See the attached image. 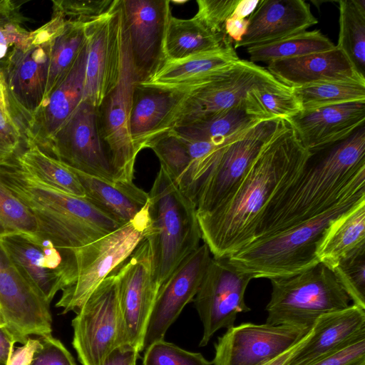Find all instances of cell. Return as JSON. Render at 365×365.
<instances>
[{"instance_id":"1","label":"cell","mask_w":365,"mask_h":365,"mask_svg":"<svg viewBox=\"0 0 365 365\" xmlns=\"http://www.w3.org/2000/svg\"><path fill=\"white\" fill-rule=\"evenodd\" d=\"M310 155L287 120L227 196L210 211L197 213L213 257L228 258L253 242L265 208L300 174Z\"/></svg>"},{"instance_id":"2","label":"cell","mask_w":365,"mask_h":365,"mask_svg":"<svg viewBox=\"0 0 365 365\" xmlns=\"http://www.w3.org/2000/svg\"><path fill=\"white\" fill-rule=\"evenodd\" d=\"M364 185L365 125L346 138L311 152L300 174L265 208L253 242L318 215Z\"/></svg>"},{"instance_id":"3","label":"cell","mask_w":365,"mask_h":365,"mask_svg":"<svg viewBox=\"0 0 365 365\" xmlns=\"http://www.w3.org/2000/svg\"><path fill=\"white\" fill-rule=\"evenodd\" d=\"M15 155L0 159V180L33 215L40 237L59 250H72L121 226L86 197L42 182L26 171Z\"/></svg>"},{"instance_id":"4","label":"cell","mask_w":365,"mask_h":365,"mask_svg":"<svg viewBox=\"0 0 365 365\" xmlns=\"http://www.w3.org/2000/svg\"><path fill=\"white\" fill-rule=\"evenodd\" d=\"M365 200L359 186L327 210L269 237L255 240L227 259L253 279L290 277L319 262L316 250L332 221Z\"/></svg>"},{"instance_id":"5","label":"cell","mask_w":365,"mask_h":365,"mask_svg":"<svg viewBox=\"0 0 365 365\" xmlns=\"http://www.w3.org/2000/svg\"><path fill=\"white\" fill-rule=\"evenodd\" d=\"M148 216L145 237L160 287L202 239L195 204L161 167L148 193Z\"/></svg>"},{"instance_id":"6","label":"cell","mask_w":365,"mask_h":365,"mask_svg":"<svg viewBox=\"0 0 365 365\" xmlns=\"http://www.w3.org/2000/svg\"><path fill=\"white\" fill-rule=\"evenodd\" d=\"M266 323L310 329L323 314L344 309L350 298L322 262L297 274L270 279Z\"/></svg>"},{"instance_id":"7","label":"cell","mask_w":365,"mask_h":365,"mask_svg":"<svg viewBox=\"0 0 365 365\" xmlns=\"http://www.w3.org/2000/svg\"><path fill=\"white\" fill-rule=\"evenodd\" d=\"M149 223L148 203L129 222L96 241L69 250L72 277L56 307L77 313L96 287L133 253Z\"/></svg>"},{"instance_id":"8","label":"cell","mask_w":365,"mask_h":365,"mask_svg":"<svg viewBox=\"0 0 365 365\" xmlns=\"http://www.w3.org/2000/svg\"><path fill=\"white\" fill-rule=\"evenodd\" d=\"M64 23L53 12L51 20L14 46L1 65L10 105L23 133L45 98L51 43Z\"/></svg>"},{"instance_id":"9","label":"cell","mask_w":365,"mask_h":365,"mask_svg":"<svg viewBox=\"0 0 365 365\" xmlns=\"http://www.w3.org/2000/svg\"><path fill=\"white\" fill-rule=\"evenodd\" d=\"M282 84L267 68L250 60L240 58L215 81L184 94L168 114L153 139L163 133L235 106L245 99L250 91Z\"/></svg>"},{"instance_id":"10","label":"cell","mask_w":365,"mask_h":365,"mask_svg":"<svg viewBox=\"0 0 365 365\" xmlns=\"http://www.w3.org/2000/svg\"><path fill=\"white\" fill-rule=\"evenodd\" d=\"M71 326L72 345L82 365H101L114 348L124 344L115 273L108 276L92 292Z\"/></svg>"},{"instance_id":"11","label":"cell","mask_w":365,"mask_h":365,"mask_svg":"<svg viewBox=\"0 0 365 365\" xmlns=\"http://www.w3.org/2000/svg\"><path fill=\"white\" fill-rule=\"evenodd\" d=\"M136 83L128 34L123 18L120 76L114 89L97 108L99 133L110 161L115 181L133 182L138 153L130 137V118Z\"/></svg>"},{"instance_id":"12","label":"cell","mask_w":365,"mask_h":365,"mask_svg":"<svg viewBox=\"0 0 365 365\" xmlns=\"http://www.w3.org/2000/svg\"><path fill=\"white\" fill-rule=\"evenodd\" d=\"M286 123L281 118L261 121L222 148L196 192L197 213L210 211L227 196L262 148Z\"/></svg>"},{"instance_id":"13","label":"cell","mask_w":365,"mask_h":365,"mask_svg":"<svg viewBox=\"0 0 365 365\" xmlns=\"http://www.w3.org/2000/svg\"><path fill=\"white\" fill-rule=\"evenodd\" d=\"M41 150L71 168L109 182H115L99 133L97 108L88 99L81 101Z\"/></svg>"},{"instance_id":"14","label":"cell","mask_w":365,"mask_h":365,"mask_svg":"<svg viewBox=\"0 0 365 365\" xmlns=\"http://www.w3.org/2000/svg\"><path fill=\"white\" fill-rule=\"evenodd\" d=\"M252 279L227 258H211L193 299L203 327L200 346H206L219 329L232 327L239 313L250 311L245 294Z\"/></svg>"},{"instance_id":"15","label":"cell","mask_w":365,"mask_h":365,"mask_svg":"<svg viewBox=\"0 0 365 365\" xmlns=\"http://www.w3.org/2000/svg\"><path fill=\"white\" fill-rule=\"evenodd\" d=\"M118 297L124 344L143 351L144 336L160 286L155 279L153 252L144 237L118 268Z\"/></svg>"},{"instance_id":"16","label":"cell","mask_w":365,"mask_h":365,"mask_svg":"<svg viewBox=\"0 0 365 365\" xmlns=\"http://www.w3.org/2000/svg\"><path fill=\"white\" fill-rule=\"evenodd\" d=\"M86 45L83 99L98 108L115 87L123 60L121 0L108 14L84 26Z\"/></svg>"},{"instance_id":"17","label":"cell","mask_w":365,"mask_h":365,"mask_svg":"<svg viewBox=\"0 0 365 365\" xmlns=\"http://www.w3.org/2000/svg\"><path fill=\"white\" fill-rule=\"evenodd\" d=\"M311 329L268 323H242L233 326L218 337L212 364H265L302 341Z\"/></svg>"},{"instance_id":"18","label":"cell","mask_w":365,"mask_h":365,"mask_svg":"<svg viewBox=\"0 0 365 365\" xmlns=\"http://www.w3.org/2000/svg\"><path fill=\"white\" fill-rule=\"evenodd\" d=\"M0 245L23 277L51 303L71 280L69 252L47 239L24 232L0 237Z\"/></svg>"},{"instance_id":"19","label":"cell","mask_w":365,"mask_h":365,"mask_svg":"<svg viewBox=\"0 0 365 365\" xmlns=\"http://www.w3.org/2000/svg\"><path fill=\"white\" fill-rule=\"evenodd\" d=\"M0 312L17 342L51 335L50 303L18 272L0 245Z\"/></svg>"},{"instance_id":"20","label":"cell","mask_w":365,"mask_h":365,"mask_svg":"<svg viewBox=\"0 0 365 365\" xmlns=\"http://www.w3.org/2000/svg\"><path fill=\"white\" fill-rule=\"evenodd\" d=\"M206 244L187 255L160 286L147 324L143 350L164 339L183 308L193 301L211 259Z\"/></svg>"},{"instance_id":"21","label":"cell","mask_w":365,"mask_h":365,"mask_svg":"<svg viewBox=\"0 0 365 365\" xmlns=\"http://www.w3.org/2000/svg\"><path fill=\"white\" fill-rule=\"evenodd\" d=\"M121 8L138 83L164 60V35L171 14L170 1L121 0Z\"/></svg>"},{"instance_id":"22","label":"cell","mask_w":365,"mask_h":365,"mask_svg":"<svg viewBox=\"0 0 365 365\" xmlns=\"http://www.w3.org/2000/svg\"><path fill=\"white\" fill-rule=\"evenodd\" d=\"M238 59L234 46L179 59H165L145 81L136 85L187 94L217 79Z\"/></svg>"},{"instance_id":"23","label":"cell","mask_w":365,"mask_h":365,"mask_svg":"<svg viewBox=\"0 0 365 365\" xmlns=\"http://www.w3.org/2000/svg\"><path fill=\"white\" fill-rule=\"evenodd\" d=\"M86 45L62 81L50 92L24 132L26 145L43 148L83 98Z\"/></svg>"},{"instance_id":"24","label":"cell","mask_w":365,"mask_h":365,"mask_svg":"<svg viewBox=\"0 0 365 365\" xmlns=\"http://www.w3.org/2000/svg\"><path fill=\"white\" fill-rule=\"evenodd\" d=\"M246 34L233 44L250 48L307 31L317 24L309 5L302 0H262L247 19Z\"/></svg>"},{"instance_id":"25","label":"cell","mask_w":365,"mask_h":365,"mask_svg":"<svg viewBox=\"0 0 365 365\" xmlns=\"http://www.w3.org/2000/svg\"><path fill=\"white\" fill-rule=\"evenodd\" d=\"M287 120L302 144L314 152L346 138L364 125L365 101L301 110Z\"/></svg>"},{"instance_id":"26","label":"cell","mask_w":365,"mask_h":365,"mask_svg":"<svg viewBox=\"0 0 365 365\" xmlns=\"http://www.w3.org/2000/svg\"><path fill=\"white\" fill-rule=\"evenodd\" d=\"M365 334V309L354 304L323 314L284 365H310Z\"/></svg>"},{"instance_id":"27","label":"cell","mask_w":365,"mask_h":365,"mask_svg":"<svg viewBox=\"0 0 365 365\" xmlns=\"http://www.w3.org/2000/svg\"><path fill=\"white\" fill-rule=\"evenodd\" d=\"M267 70L289 88L328 81L365 83V77L336 46L328 51L271 61Z\"/></svg>"},{"instance_id":"28","label":"cell","mask_w":365,"mask_h":365,"mask_svg":"<svg viewBox=\"0 0 365 365\" xmlns=\"http://www.w3.org/2000/svg\"><path fill=\"white\" fill-rule=\"evenodd\" d=\"M71 169L80 180L85 197L121 226L132 220L148 203V193L133 182H109Z\"/></svg>"},{"instance_id":"29","label":"cell","mask_w":365,"mask_h":365,"mask_svg":"<svg viewBox=\"0 0 365 365\" xmlns=\"http://www.w3.org/2000/svg\"><path fill=\"white\" fill-rule=\"evenodd\" d=\"M183 95L143 88L135 84L132 98L130 133L138 154L148 148L168 114Z\"/></svg>"},{"instance_id":"30","label":"cell","mask_w":365,"mask_h":365,"mask_svg":"<svg viewBox=\"0 0 365 365\" xmlns=\"http://www.w3.org/2000/svg\"><path fill=\"white\" fill-rule=\"evenodd\" d=\"M233 46L232 41L225 35L212 34L194 16L184 19L168 18L164 40L165 59H179L186 56Z\"/></svg>"},{"instance_id":"31","label":"cell","mask_w":365,"mask_h":365,"mask_svg":"<svg viewBox=\"0 0 365 365\" xmlns=\"http://www.w3.org/2000/svg\"><path fill=\"white\" fill-rule=\"evenodd\" d=\"M365 245V200L331 222L319 240L316 255L331 269L344 257Z\"/></svg>"},{"instance_id":"32","label":"cell","mask_w":365,"mask_h":365,"mask_svg":"<svg viewBox=\"0 0 365 365\" xmlns=\"http://www.w3.org/2000/svg\"><path fill=\"white\" fill-rule=\"evenodd\" d=\"M261 121L250 111L245 98L233 107L172 130L187 140L223 142Z\"/></svg>"},{"instance_id":"33","label":"cell","mask_w":365,"mask_h":365,"mask_svg":"<svg viewBox=\"0 0 365 365\" xmlns=\"http://www.w3.org/2000/svg\"><path fill=\"white\" fill-rule=\"evenodd\" d=\"M15 157L26 171L47 185L68 195L81 197L86 196L76 173L38 146L26 145V149Z\"/></svg>"},{"instance_id":"34","label":"cell","mask_w":365,"mask_h":365,"mask_svg":"<svg viewBox=\"0 0 365 365\" xmlns=\"http://www.w3.org/2000/svg\"><path fill=\"white\" fill-rule=\"evenodd\" d=\"M339 36L336 47L365 77V0L339 1Z\"/></svg>"},{"instance_id":"35","label":"cell","mask_w":365,"mask_h":365,"mask_svg":"<svg viewBox=\"0 0 365 365\" xmlns=\"http://www.w3.org/2000/svg\"><path fill=\"white\" fill-rule=\"evenodd\" d=\"M334 43L319 30L304 31L268 43L246 48L250 61L269 63L331 50Z\"/></svg>"},{"instance_id":"36","label":"cell","mask_w":365,"mask_h":365,"mask_svg":"<svg viewBox=\"0 0 365 365\" xmlns=\"http://www.w3.org/2000/svg\"><path fill=\"white\" fill-rule=\"evenodd\" d=\"M181 191L190 198L192 184V162L185 140L170 130L155 138L148 145Z\"/></svg>"},{"instance_id":"37","label":"cell","mask_w":365,"mask_h":365,"mask_svg":"<svg viewBox=\"0 0 365 365\" xmlns=\"http://www.w3.org/2000/svg\"><path fill=\"white\" fill-rule=\"evenodd\" d=\"M84 26L65 21L61 29L53 38L50 52L45 98L66 76L84 47Z\"/></svg>"},{"instance_id":"38","label":"cell","mask_w":365,"mask_h":365,"mask_svg":"<svg viewBox=\"0 0 365 365\" xmlns=\"http://www.w3.org/2000/svg\"><path fill=\"white\" fill-rule=\"evenodd\" d=\"M301 110L355 101H365V83L328 81L291 88Z\"/></svg>"},{"instance_id":"39","label":"cell","mask_w":365,"mask_h":365,"mask_svg":"<svg viewBox=\"0 0 365 365\" xmlns=\"http://www.w3.org/2000/svg\"><path fill=\"white\" fill-rule=\"evenodd\" d=\"M245 101L250 111L263 120H287L302 110L292 88L283 84L250 91Z\"/></svg>"},{"instance_id":"40","label":"cell","mask_w":365,"mask_h":365,"mask_svg":"<svg viewBox=\"0 0 365 365\" xmlns=\"http://www.w3.org/2000/svg\"><path fill=\"white\" fill-rule=\"evenodd\" d=\"M331 269L353 304L365 309V245L341 258Z\"/></svg>"},{"instance_id":"41","label":"cell","mask_w":365,"mask_h":365,"mask_svg":"<svg viewBox=\"0 0 365 365\" xmlns=\"http://www.w3.org/2000/svg\"><path fill=\"white\" fill-rule=\"evenodd\" d=\"M16 232L37 235V224L27 207L0 180V237Z\"/></svg>"},{"instance_id":"42","label":"cell","mask_w":365,"mask_h":365,"mask_svg":"<svg viewBox=\"0 0 365 365\" xmlns=\"http://www.w3.org/2000/svg\"><path fill=\"white\" fill-rule=\"evenodd\" d=\"M23 140L24 133L12 111L0 65V159L18 154Z\"/></svg>"},{"instance_id":"43","label":"cell","mask_w":365,"mask_h":365,"mask_svg":"<svg viewBox=\"0 0 365 365\" xmlns=\"http://www.w3.org/2000/svg\"><path fill=\"white\" fill-rule=\"evenodd\" d=\"M119 0L53 1V11L65 21L86 25L110 12Z\"/></svg>"},{"instance_id":"44","label":"cell","mask_w":365,"mask_h":365,"mask_svg":"<svg viewBox=\"0 0 365 365\" xmlns=\"http://www.w3.org/2000/svg\"><path fill=\"white\" fill-rule=\"evenodd\" d=\"M23 16L19 6L9 0L0 1V62H3L10 51L26 42L31 31L23 27Z\"/></svg>"},{"instance_id":"45","label":"cell","mask_w":365,"mask_h":365,"mask_svg":"<svg viewBox=\"0 0 365 365\" xmlns=\"http://www.w3.org/2000/svg\"><path fill=\"white\" fill-rule=\"evenodd\" d=\"M199 352L185 350L177 345L157 341L150 345L144 353L143 365H211Z\"/></svg>"},{"instance_id":"46","label":"cell","mask_w":365,"mask_h":365,"mask_svg":"<svg viewBox=\"0 0 365 365\" xmlns=\"http://www.w3.org/2000/svg\"><path fill=\"white\" fill-rule=\"evenodd\" d=\"M239 0H197L194 17L208 31L227 36L225 23L234 11Z\"/></svg>"},{"instance_id":"47","label":"cell","mask_w":365,"mask_h":365,"mask_svg":"<svg viewBox=\"0 0 365 365\" xmlns=\"http://www.w3.org/2000/svg\"><path fill=\"white\" fill-rule=\"evenodd\" d=\"M310 365H365V334Z\"/></svg>"},{"instance_id":"48","label":"cell","mask_w":365,"mask_h":365,"mask_svg":"<svg viewBox=\"0 0 365 365\" xmlns=\"http://www.w3.org/2000/svg\"><path fill=\"white\" fill-rule=\"evenodd\" d=\"M42 346L29 365H77L63 344L52 335L39 336Z\"/></svg>"},{"instance_id":"49","label":"cell","mask_w":365,"mask_h":365,"mask_svg":"<svg viewBox=\"0 0 365 365\" xmlns=\"http://www.w3.org/2000/svg\"><path fill=\"white\" fill-rule=\"evenodd\" d=\"M41 346L42 341L40 337H29L25 344L13 351L6 365H29Z\"/></svg>"},{"instance_id":"50","label":"cell","mask_w":365,"mask_h":365,"mask_svg":"<svg viewBox=\"0 0 365 365\" xmlns=\"http://www.w3.org/2000/svg\"><path fill=\"white\" fill-rule=\"evenodd\" d=\"M140 351L128 344L114 348L104 359L101 365H134Z\"/></svg>"},{"instance_id":"51","label":"cell","mask_w":365,"mask_h":365,"mask_svg":"<svg viewBox=\"0 0 365 365\" xmlns=\"http://www.w3.org/2000/svg\"><path fill=\"white\" fill-rule=\"evenodd\" d=\"M17 341L7 327H0V363L6 365Z\"/></svg>"},{"instance_id":"52","label":"cell","mask_w":365,"mask_h":365,"mask_svg":"<svg viewBox=\"0 0 365 365\" xmlns=\"http://www.w3.org/2000/svg\"><path fill=\"white\" fill-rule=\"evenodd\" d=\"M247 19L229 17L225 23L227 36L235 43L239 42L247 32Z\"/></svg>"},{"instance_id":"53","label":"cell","mask_w":365,"mask_h":365,"mask_svg":"<svg viewBox=\"0 0 365 365\" xmlns=\"http://www.w3.org/2000/svg\"><path fill=\"white\" fill-rule=\"evenodd\" d=\"M259 0H239L234 11L230 17L235 19H245L256 9Z\"/></svg>"},{"instance_id":"54","label":"cell","mask_w":365,"mask_h":365,"mask_svg":"<svg viewBox=\"0 0 365 365\" xmlns=\"http://www.w3.org/2000/svg\"><path fill=\"white\" fill-rule=\"evenodd\" d=\"M307 336L302 341H301L297 345H295L294 346H293L292 348H291L282 355L279 356L278 357L275 358L274 359L269 362H267L261 365H284V364L288 361V359L291 357V356L294 354V352L299 346V345L304 341V340L307 337Z\"/></svg>"},{"instance_id":"55","label":"cell","mask_w":365,"mask_h":365,"mask_svg":"<svg viewBox=\"0 0 365 365\" xmlns=\"http://www.w3.org/2000/svg\"><path fill=\"white\" fill-rule=\"evenodd\" d=\"M5 325H6V322L0 312V327L5 326Z\"/></svg>"},{"instance_id":"56","label":"cell","mask_w":365,"mask_h":365,"mask_svg":"<svg viewBox=\"0 0 365 365\" xmlns=\"http://www.w3.org/2000/svg\"><path fill=\"white\" fill-rule=\"evenodd\" d=\"M0 365H5V364H3L0 363Z\"/></svg>"},{"instance_id":"57","label":"cell","mask_w":365,"mask_h":365,"mask_svg":"<svg viewBox=\"0 0 365 365\" xmlns=\"http://www.w3.org/2000/svg\"><path fill=\"white\" fill-rule=\"evenodd\" d=\"M134 365H136V364H134Z\"/></svg>"}]
</instances>
